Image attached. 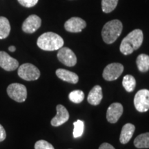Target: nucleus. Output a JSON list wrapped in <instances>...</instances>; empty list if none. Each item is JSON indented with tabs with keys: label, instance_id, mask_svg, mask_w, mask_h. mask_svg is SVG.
<instances>
[{
	"label": "nucleus",
	"instance_id": "nucleus-4",
	"mask_svg": "<svg viewBox=\"0 0 149 149\" xmlns=\"http://www.w3.org/2000/svg\"><path fill=\"white\" fill-rule=\"evenodd\" d=\"M19 77L26 81H35L40 77V71L36 66L30 63H26L18 68Z\"/></svg>",
	"mask_w": 149,
	"mask_h": 149
},
{
	"label": "nucleus",
	"instance_id": "nucleus-8",
	"mask_svg": "<svg viewBox=\"0 0 149 149\" xmlns=\"http://www.w3.org/2000/svg\"><path fill=\"white\" fill-rule=\"evenodd\" d=\"M57 58L59 61L68 67L74 66L77 64V57L75 54L67 47H61L57 53Z\"/></svg>",
	"mask_w": 149,
	"mask_h": 149
},
{
	"label": "nucleus",
	"instance_id": "nucleus-15",
	"mask_svg": "<svg viewBox=\"0 0 149 149\" xmlns=\"http://www.w3.org/2000/svg\"><path fill=\"white\" fill-rule=\"evenodd\" d=\"M56 75L60 79L70 84H77L79 81V77L77 74L62 68L56 70Z\"/></svg>",
	"mask_w": 149,
	"mask_h": 149
},
{
	"label": "nucleus",
	"instance_id": "nucleus-24",
	"mask_svg": "<svg viewBox=\"0 0 149 149\" xmlns=\"http://www.w3.org/2000/svg\"><path fill=\"white\" fill-rule=\"evenodd\" d=\"M35 149H55V148L47 141L39 140L35 143Z\"/></svg>",
	"mask_w": 149,
	"mask_h": 149
},
{
	"label": "nucleus",
	"instance_id": "nucleus-7",
	"mask_svg": "<svg viewBox=\"0 0 149 149\" xmlns=\"http://www.w3.org/2000/svg\"><path fill=\"white\" fill-rule=\"evenodd\" d=\"M123 71L124 66L122 64L120 63H112L105 67L102 76L107 81H114L120 77Z\"/></svg>",
	"mask_w": 149,
	"mask_h": 149
},
{
	"label": "nucleus",
	"instance_id": "nucleus-6",
	"mask_svg": "<svg viewBox=\"0 0 149 149\" xmlns=\"http://www.w3.org/2000/svg\"><path fill=\"white\" fill-rule=\"evenodd\" d=\"M134 105L136 110L140 113L149 110V91L141 89L135 94L134 97Z\"/></svg>",
	"mask_w": 149,
	"mask_h": 149
},
{
	"label": "nucleus",
	"instance_id": "nucleus-21",
	"mask_svg": "<svg viewBox=\"0 0 149 149\" xmlns=\"http://www.w3.org/2000/svg\"><path fill=\"white\" fill-rule=\"evenodd\" d=\"M118 0H102V8L104 13H109L116 8Z\"/></svg>",
	"mask_w": 149,
	"mask_h": 149
},
{
	"label": "nucleus",
	"instance_id": "nucleus-28",
	"mask_svg": "<svg viewBox=\"0 0 149 149\" xmlns=\"http://www.w3.org/2000/svg\"><path fill=\"white\" fill-rule=\"evenodd\" d=\"M8 50L10 52H15V50H16V48L14 46H9Z\"/></svg>",
	"mask_w": 149,
	"mask_h": 149
},
{
	"label": "nucleus",
	"instance_id": "nucleus-14",
	"mask_svg": "<svg viewBox=\"0 0 149 149\" xmlns=\"http://www.w3.org/2000/svg\"><path fill=\"white\" fill-rule=\"evenodd\" d=\"M102 97H103V94H102V87L99 85H96L89 92L87 100L91 105L97 106L101 102Z\"/></svg>",
	"mask_w": 149,
	"mask_h": 149
},
{
	"label": "nucleus",
	"instance_id": "nucleus-5",
	"mask_svg": "<svg viewBox=\"0 0 149 149\" xmlns=\"http://www.w3.org/2000/svg\"><path fill=\"white\" fill-rule=\"evenodd\" d=\"M7 93L12 100L19 103L25 102L27 98L26 87L21 84H11L7 88Z\"/></svg>",
	"mask_w": 149,
	"mask_h": 149
},
{
	"label": "nucleus",
	"instance_id": "nucleus-16",
	"mask_svg": "<svg viewBox=\"0 0 149 149\" xmlns=\"http://www.w3.org/2000/svg\"><path fill=\"white\" fill-rule=\"evenodd\" d=\"M135 130V126L133 124H126L125 125L123 126L122 128V131H121L120 137V141L122 144H127L130 140V139L133 137L134 132Z\"/></svg>",
	"mask_w": 149,
	"mask_h": 149
},
{
	"label": "nucleus",
	"instance_id": "nucleus-19",
	"mask_svg": "<svg viewBox=\"0 0 149 149\" xmlns=\"http://www.w3.org/2000/svg\"><path fill=\"white\" fill-rule=\"evenodd\" d=\"M134 145L137 148H148L149 133H142L137 136L134 140Z\"/></svg>",
	"mask_w": 149,
	"mask_h": 149
},
{
	"label": "nucleus",
	"instance_id": "nucleus-20",
	"mask_svg": "<svg viewBox=\"0 0 149 149\" xmlns=\"http://www.w3.org/2000/svg\"><path fill=\"white\" fill-rule=\"evenodd\" d=\"M122 85L127 92H133L136 86L135 77L130 74H126L123 78Z\"/></svg>",
	"mask_w": 149,
	"mask_h": 149
},
{
	"label": "nucleus",
	"instance_id": "nucleus-26",
	"mask_svg": "<svg viewBox=\"0 0 149 149\" xmlns=\"http://www.w3.org/2000/svg\"><path fill=\"white\" fill-rule=\"evenodd\" d=\"M6 137V130L3 127L2 125L0 124V142L3 141Z\"/></svg>",
	"mask_w": 149,
	"mask_h": 149
},
{
	"label": "nucleus",
	"instance_id": "nucleus-2",
	"mask_svg": "<svg viewBox=\"0 0 149 149\" xmlns=\"http://www.w3.org/2000/svg\"><path fill=\"white\" fill-rule=\"evenodd\" d=\"M64 40L59 35L53 32L44 33L37 39L38 47L46 51H53L60 49L64 46Z\"/></svg>",
	"mask_w": 149,
	"mask_h": 149
},
{
	"label": "nucleus",
	"instance_id": "nucleus-12",
	"mask_svg": "<svg viewBox=\"0 0 149 149\" xmlns=\"http://www.w3.org/2000/svg\"><path fill=\"white\" fill-rule=\"evenodd\" d=\"M86 26V22L80 17H71L64 24L65 29L70 33H79L84 29Z\"/></svg>",
	"mask_w": 149,
	"mask_h": 149
},
{
	"label": "nucleus",
	"instance_id": "nucleus-17",
	"mask_svg": "<svg viewBox=\"0 0 149 149\" xmlns=\"http://www.w3.org/2000/svg\"><path fill=\"white\" fill-rule=\"evenodd\" d=\"M138 70L141 72H146L149 70V56L146 54H140L136 60Z\"/></svg>",
	"mask_w": 149,
	"mask_h": 149
},
{
	"label": "nucleus",
	"instance_id": "nucleus-23",
	"mask_svg": "<svg viewBox=\"0 0 149 149\" xmlns=\"http://www.w3.org/2000/svg\"><path fill=\"white\" fill-rule=\"evenodd\" d=\"M74 130H73V137L74 138L80 137L84 133V122L82 120H78L73 123Z\"/></svg>",
	"mask_w": 149,
	"mask_h": 149
},
{
	"label": "nucleus",
	"instance_id": "nucleus-3",
	"mask_svg": "<svg viewBox=\"0 0 149 149\" xmlns=\"http://www.w3.org/2000/svg\"><path fill=\"white\" fill-rule=\"evenodd\" d=\"M123 26L118 19L111 20L104 26L102 36L104 42L108 44L114 43L122 32Z\"/></svg>",
	"mask_w": 149,
	"mask_h": 149
},
{
	"label": "nucleus",
	"instance_id": "nucleus-18",
	"mask_svg": "<svg viewBox=\"0 0 149 149\" xmlns=\"http://www.w3.org/2000/svg\"><path fill=\"white\" fill-rule=\"evenodd\" d=\"M10 32V22L7 18L0 17V40L6 39Z\"/></svg>",
	"mask_w": 149,
	"mask_h": 149
},
{
	"label": "nucleus",
	"instance_id": "nucleus-1",
	"mask_svg": "<svg viewBox=\"0 0 149 149\" xmlns=\"http://www.w3.org/2000/svg\"><path fill=\"white\" fill-rule=\"evenodd\" d=\"M144 35L140 29H135L124 37L120 44V50L123 55H128L137 50L142 44Z\"/></svg>",
	"mask_w": 149,
	"mask_h": 149
},
{
	"label": "nucleus",
	"instance_id": "nucleus-22",
	"mask_svg": "<svg viewBox=\"0 0 149 149\" xmlns=\"http://www.w3.org/2000/svg\"><path fill=\"white\" fill-rule=\"evenodd\" d=\"M84 93L81 90H75L70 93L68 98L74 104H79L84 100Z\"/></svg>",
	"mask_w": 149,
	"mask_h": 149
},
{
	"label": "nucleus",
	"instance_id": "nucleus-9",
	"mask_svg": "<svg viewBox=\"0 0 149 149\" xmlns=\"http://www.w3.org/2000/svg\"><path fill=\"white\" fill-rule=\"evenodd\" d=\"M42 24V20L40 17L36 15H31L26 19L22 24V31L26 33H35L40 29Z\"/></svg>",
	"mask_w": 149,
	"mask_h": 149
},
{
	"label": "nucleus",
	"instance_id": "nucleus-10",
	"mask_svg": "<svg viewBox=\"0 0 149 149\" xmlns=\"http://www.w3.org/2000/svg\"><path fill=\"white\" fill-rule=\"evenodd\" d=\"M0 67L6 71H13L19 67V62L6 52L0 51Z\"/></svg>",
	"mask_w": 149,
	"mask_h": 149
},
{
	"label": "nucleus",
	"instance_id": "nucleus-25",
	"mask_svg": "<svg viewBox=\"0 0 149 149\" xmlns=\"http://www.w3.org/2000/svg\"><path fill=\"white\" fill-rule=\"evenodd\" d=\"M19 3L26 8H31L35 6L38 2V0H18Z\"/></svg>",
	"mask_w": 149,
	"mask_h": 149
},
{
	"label": "nucleus",
	"instance_id": "nucleus-27",
	"mask_svg": "<svg viewBox=\"0 0 149 149\" xmlns=\"http://www.w3.org/2000/svg\"><path fill=\"white\" fill-rule=\"evenodd\" d=\"M99 149H115L114 147L109 143H103L99 147Z\"/></svg>",
	"mask_w": 149,
	"mask_h": 149
},
{
	"label": "nucleus",
	"instance_id": "nucleus-13",
	"mask_svg": "<svg viewBox=\"0 0 149 149\" xmlns=\"http://www.w3.org/2000/svg\"><path fill=\"white\" fill-rule=\"evenodd\" d=\"M56 110H57V115L52 119L51 123L53 126L57 127L64 124L69 120V113L66 108L61 104H59L56 107Z\"/></svg>",
	"mask_w": 149,
	"mask_h": 149
},
{
	"label": "nucleus",
	"instance_id": "nucleus-11",
	"mask_svg": "<svg viewBox=\"0 0 149 149\" xmlns=\"http://www.w3.org/2000/svg\"><path fill=\"white\" fill-rule=\"evenodd\" d=\"M123 106L120 103H113L110 105L107 112V119L111 124L117 122L123 114Z\"/></svg>",
	"mask_w": 149,
	"mask_h": 149
}]
</instances>
